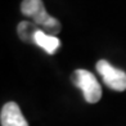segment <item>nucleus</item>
<instances>
[{
    "instance_id": "nucleus-1",
    "label": "nucleus",
    "mask_w": 126,
    "mask_h": 126,
    "mask_svg": "<svg viewBox=\"0 0 126 126\" xmlns=\"http://www.w3.org/2000/svg\"><path fill=\"white\" fill-rule=\"evenodd\" d=\"M21 10L22 14L32 18L33 23L49 35L55 36L61 31V23L47 13L41 0H23L21 4Z\"/></svg>"
},
{
    "instance_id": "nucleus-2",
    "label": "nucleus",
    "mask_w": 126,
    "mask_h": 126,
    "mask_svg": "<svg viewBox=\"0 0 126 126\" xmlns=\"http://www.w3.org/2000/svg\"><path fill=\"white\" fill-rule=\"evenodd\" d=\"M72 81L81 89L88 103H98L102 98V88L96 77L86 70H76L72 75Z\"/></svg>"
},
{
    "instance_id": "nucleus-3",
    "label": "nucleus",
    "mask_w": 126,
    "mask_h": 126,
    "mask_svg": "<svg viewBox=\"0 0 126 126\" xmlns=\"http://www.w3.org/2000/svg\"><path fill=\"white\" fill-rule=\"evenodd\" d=\"M96 71L99 72V75L103 79V82L108 88L116 91L126 90V73L122 70H118L107 61L100 59L96 63Z\"/></svg>"
},
{
    "instance_id": "nucleus-5",
    "label": "nucleus",
    "mask_w": 126,
    "mask_h": 126,
    "mask_svg": "<svg viewBox=\"0 0 126 126\" xmlns=\"http://www.w3.org/2000/svg\"><path fill=\"white\" fill-rule=\"evenodd\" d=\"M33 44H36L40 48H43L47 53L54 54L55 51L58 50L61 41H59V39L55 37L54 35H49V33L44 32L43 30H39L35 33V37H33Z\"/></svg>"
},
{
    "instance_id": "nucleus-4",
    "label": "nucleus",
    "mask_w": 126,
    "mask_h": 126,
    "mask_svg": "<svg viewBox=\"0 0 126 126\" xmlns=\"http://www.w3.org/2000/svg\"><path fill=\"white\" fill-rule=\"evenodd\" d=\"M0 121H1V126H28L18 104L14 102L5 103L3 106Z\"/></svg>"
},
{
    "instance_id": "nucleus-6",
    "label": "nucleus",
    "mask_w": 126,
    "mask_h": 126,
    "mask_svg": "<svg viewBox=\"0 0 126 126\" xmlns=\"http://www.w3.org/2000/svg\"><path fill=\"white\" fill-rule=\"evenodd\" d=\"M40 30L36 27L35 23H31V22L23 21L21 22L17 27V31H18L19 37L26 43H33V37H35V33Z\"/></svg>"
}]
</instances>
